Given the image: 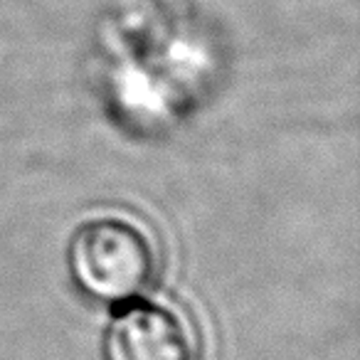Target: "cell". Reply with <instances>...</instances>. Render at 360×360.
Instances as JSON below:
<instances>
[{
    "instance_id": "cell-1",
    "label": "cell",
    "mask_w": 360,
    "mask_h": 360,
    "mask_svg": "<svg viewBox=\"0 0 360 360\" xmlns=\"http://www.w3.org/2000/svg\"><path fill=\"white\" fill-rule=\"evenodd\" d=\"M72 279L89 299L129 304L155 276V250L141 227L119 217H96L75 232L67 252Z\"/></svg>"
},
{
    "instance_id": "cell-2",
    "label": "cell",
    "mask_w": 360,
    "mask_h": 360,
    "mask_svg": "<svg viewBox=\"0 0 360 360\" xmlns=\"http://www.w3.org/2000/svg\"><path fill=\"white\" fill-rule=\"evenodd\" d=\"M104 360H200L191 326L170 309L129 301L111 321Z\"/></svg>"
}]
</instances>
